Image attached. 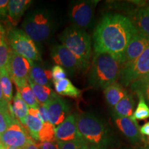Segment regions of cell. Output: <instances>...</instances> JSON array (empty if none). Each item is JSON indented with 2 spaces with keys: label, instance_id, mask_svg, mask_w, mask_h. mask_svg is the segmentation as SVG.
Returning <instances> with one entry per match:
<instances>
[{
  "label": "cell",
  "instance_id": "40",
  "mask_svg": "<svg viewBox=\"0 0 149 149\" xmlns=\"http://www.w3.org/2000/svg\"><path fill=\"white\" fill-rule=\"evenodd\" d=\"M24 149H40V148H38V146H37V145L35 141L31 140L29 144L26 146V147Z\"/></svg>",
  "mask_w": 149,
  "mask_h": 149
},
{
  "label": "cell",
  "instance_id": "42",
  "mask_svg": "<svg viewBox=\"0 0 149 149\" xmlns=\"http://www.w3.org/2000/svg\"><path fill=\"white\" fill-rule=\"evenodd\" d=\"M0 149H17V148H12V147H9V146H4V145L0 144Z\"/></svg>",
  "mask_w": 149,
  "mask_h": 149
},
{
  "label": "cell",
  "instance_id": "7",
  "mask_svg": "<svg viewBox=\"0 0 149 149\" xmlns=\"http://www.w3.org/2000/svg\"><path fill=\"white\" fill-rule=\"evenodd\" d=\"M98 1L80 0L71 1L68 7V17L72 26L84 29L92 24Z\"/></svg>",
  "mask_w": 149,
  "mask_h": 149
},
{
  "label": "cell",
  "instance_id": "43",
  "mask_svg": "<svg viewBox=\"0 0 149 149\" xmlns=\"http://www.w3.org/2000/svg\"><path fill=\"white\" fill-rule=\"evenodd\" d=\"M148 8H149V3H148Z\"/></svg>",
  "mask_w": 149,
  "mask_h": 149
},
{
  "label": "cell",
  "instance_id": "5",
  "mask_svg": "<svg viewBox=\"0 0 149 149\" xmlns=\"http://www.w3.org/2000/svg\"><path fill=\"white\" fill-rule=\"evenodd\" d=\"M23 31L34 42H45L53 32L54 22L48 10L37 9L30 12L22 24Z\"/></svg>",
  "mask_w": 149,
  "mask_h": 149
},
{
  "label": "cell",
  "instance_id": "9",
  "mask_svg": "<svg viewBox=\"0 0 149 149\" xmlns=\"http://www.w3.org/2000/svg\"><path fill=\"white\" fill-rule=\"evenodd\" d=\"M33 61L19 55L11 49L7 69L17 88L27 82Z\"/></svg>",
  "mask_w": 149,
  "mask_h": 149
},
{
  "label": "cell",
  "instance_id": "10",
  "mask_svg": "<svg viewBox=\"0 0 149 149\" xmlns=\"http://www.w3.org/2000/svg\"><path fill=\"white\" fill-rule=\"evenodd\" d=\"M31 140L32 137L16 119H14L10 126L0 136L1 144L17 149H24Z\"/></svg>",
  "mask_w": 149,
  "mask_h": 149
},
{
  "label": "cell",
  "instance_id": "14",
  "mask_svg": "<svg viewBox=\"0 0 149 149\" xmlns=\"http://www.w3.org/2000/svg\"><path fill=\"white\" fill-rule=\"evenodd\" d=\"M113 120L119 130L132 144H139L142 140L137 121L131 117H113Z\"/></svg>",
  "mask_w": 149,
  "mask_h": 149
},
{
  "label": "cell",
  "instance_id": "38",
  "mask_svg": "<svg viewBox=\"0 0 149 149\" xmlns=\"http://www.w3.org/2000/svg\"><path fill=\"white\" fill-rule=\"evenodd\" d=\"M139 132L141 135L149 139V122L145 123L141 127L139 128Z\"/></svg>",
  "mask_w": 149,
  "mask_h": 149
},
{
  "label": "cell",
  "instance_id": "29",
  "mask_svg": "<svg viewBox=\"0 0 149 149\" xmlns=\"http://www.w3.org/2000/svg\"><path fill=\"white\" fill-rule=\"evenodd\" d=\"M55 127L49 122L44 123L42 130L39 133V141H55Z\"/></svg>",
  "mask_w": 149,
  "mask_h": 149
},
{
  "label": "cell",
  "instance_id": "2",
  "mask_svg": "<svg viewBox=\"0 0 149 149\" xmlns=\"http://www.w3.org/2000/svg\"><path fill=\"white\" fill-rule=\"evenodd\" d=\"M79 137L88 145L98 149H109L114 143L113 137L107 124L92 113L75 115Z\"/></svg>",
  "mask_w": 149,
  "mask_h": 149
},
{
  "label": "cell",
  "instance_id": "32",
  "mask_svg": "<svg viewBox=\"0 0 149 149\" xmlns=\"http://www.w3.org/2000/svg\"><path fill=\"white\" fill-rule=\"evenodd\" d=\"M11 50L6 42L0 44V68L6 67L10 59Z\"/></svg>",
  "mask_w": 149,
  "mask_h": 149
},
{
  "label": "cell",
  "instance_id": "19",
  "mask_svg": "<svg viewBox=\"0 0 149 149\" xmlns=\"http://www.w3.org/2000/svg\"><path fill=\"white\" fill-rule=\"evenodd\" d=\"M104 94L109 107L113 108L128 94V93L120 83L115 81L104 89Z\"/></svg>",
  "mask_w": 149,
  "mask_h": 149
},
{
  "label": "cell",
  "instance_id": "4",
  "mask_svg": "<svg viewBox=\"0 0 149 149\" xmlns=\"http://www.w3.org/2000/svg\"><path fill=\"white\" fill-rule=\"evenodd\" d=\"M59 38L62 45L68 48L80 61L83 70H87L92 54L91 38L88 33L84 29L72 26L64 29Z\"/></svg>",
  "mask_w": 149,
  "mask_h": 149
},
{
  "label": "cell",
  "instance_id": "36",
  "mask_svg": "<svg viewBox=\"0 0 149 149\" xmlns=\"http://www.w3.org/2000/svg\"><path fill=\"white\" fill-rule=\"evenodd\" d=\"M38 110H39V112H40V116L42 117L43 122L46 123V122H49V120H48V111H47V108H46V106L41 105L40 104V107L38 108Z\"/></svg>",
  "mask_w": 149,
  "mask_h": 149
},
{
  "label": "cell",
  "instance_id": "26",
  "mask_svg": "<svg viewBox=\"0 0 149 149\" xmlns=\"http://www.w3.org/2000/svg\"><path fill=\"white\" fill-rule=\"evenodd\" d=\"M129 86L137 96H141L144 98L149 107V75L134 81Z\"/></svg>",
  "mask_w": 149,
  "mask_h": 149
},
{
  "label": "cell",
  "instance_id": "17",
  "mask_svg": "<svg viewBox=\"0 0 149 149\" xmlns=\"http://www.w3.org/2000/svg\"><path fill=\"white\" fill-rule=\"evenodd\" d=\"M32 1L30 0H10L8 3L7 19L13 26H15L20 18L29 8Z\"/></svg>",
  "mask_w": 149,
  "mask_h": 149
},
{
  "label": "cell",
  "instance_id": "33",
  "mask_svg": "<svg viewBox=\"0 0 149 149\" xmlns=\"http://www.w3.org/2000/svg\"><path fill=\"white\" fill-rule=\"evenodd\" d=\"M52 76H53V81H58L59 80L67 78L68 73L62 67L58 65L54 66L52 68Z\"/></svg>",
  "mask_w": 149,
  "mask_h": 149
},
{
  "label": "cell",
  "instance_id": "39",
  "mask_svg": "<svg viewBox=\"0 0 149 149\" xmlns=\"http://www.w3.org/2000/svg\"><path fill=\"white\" fill-rule=\"evenodd\" d=\"M6 42V33L4 28L0 24V44Z\"/></svg>",
  "mask_w": 149,
  "mask_h": 149
},
{
  "label": "cell",
  "instance_id": "21",
  "mask_svg": "<svg viewBox=\"0 0 149 149\" xmlns=\"http://www.w3.org/2000/svg\"><path fill=\"white\" fill-rule=\"evenodd\" d=\"M135 100L132 94H127L113 109V117H130L133 114Z\"/></svg>",
  "mask_w": 149,
  "mask_h": 149
},
{
  "label": "cell",
  "instance_id": "8",
  "mask_svg": "<svg viewBox=\"0 0 149 149\" xmlns=\"http://www.w3.org/2000/svg\"><path fill=\"white\" fill-rule=\"evenodd\" d=\"M148 75L149 46L138 58L123 65L119 79L123 86H129L134 81Z\"/></svg>",
  "mask_w": 149,
  "mask_h": 149
},
{
  "label": "cell",
  "instance_id": "27",
  "mask_svg": "<svg viewBox=\"0 0 149 149\" xmlns=\"http://www.w3.org/2000/svg\"><path fill=\"white\" fill-rule=\"evenodd\" d=\"M44 122L40 118L29 114L25 119L24 126L27 128L30 136L35 141H39V133L42 130Z\"/></svg>",
  "mask_w": 149,
  "mask_h": 149
},
{
  "label": "cell",
  "instance_id": "24",
  "mask_svg": "<svg viewBox=\"0 0 149 149\" xmlns=\"http://www.w3.org/2000/svg\"><path fill=\"white\" fill-rule=\"evenodd\" d=\"M0 82L2 88L3 94L5 100L8 103H10L13 100V84L12 79L9 74L7 67L0 68Z\"/></svg>",
  "mask_w": 149,
  "mask_h": 149
},
{
  "label": "cell",
  "instance_id": "20",
  "mask_svg": "<svg viewBox=\"0 0 149 149\" xmlns=\"http://www.w3.org/2000/svg\"><path fill=\"white\" fill-rule=\"evenodd\" d=\"M29 107L22 100L18 92H17L16 95L13 99L12 102L8 104V109L11 115L23 126L25 124L26 117L29 115Z\"/></svg>",
  "mask_w": 149,
  "mask_h": 149
},
{
  "label": "cell",
  "instance_id": "22",
  "mask_svg": "<svg viewBox=\"0 0 149 149\" xmlns=\"http://www.w3.org/2000/svg\"><path fill=\"white\" fill-rule=\"evenodd\" d=\"M29 83L36 97L37 101L41 105L46 106L57 95L49 86L37 84L29 79Z\"/></svg>",
  "mask_w": 149,
  "mask_h": 149
},
{
  "label": "cell",
  "instance_id": "6",
  "mask_svg": "<svg viewBox=\"0 0 149 149\" xmlns=\"http://www.w3.org/2000/svg\"><path fill=\"white\" fill-rule=\"evenodd\" d=\"M6 38L15 53L33 62L41 60L40 53L35 42L22 30L9 28Z\"/></svg>",
  "mask_w": 149,
  "mask_h": 149
},
{
  "label": "cell",
  "instance_id": "37",
  "mask_svg": "<svg viewBox=\"0 0 149 149\" xmlns=\"http://www.w3.org/2000/svg\"><path fill=\"white\" fill-rule=\"evenodd\" d=\"M0 107L4 108V109H8V103L5 100L4 96H3L1 82H0Z\"/></svg>",
  "mask_w": 149,
  "mask_h": 149
},
{
  "label": "cell",
  "instance_id": "16",
  "mask_svg": "<svg viewBox=\"0 0 149 149\" xmlns=\"http://www.w3.org/2000/svg\"><path fill=\"white\" fill-rule=\"evenodd\" d=\"M129 19L135 29L149 37V8L139 7L129 13Z\"/></svg>",
  "mask_w": 149,
  "mask_h": 149
},
{
  "label": "cell",
  "instance_id": "25",
  "mask_svg": "<svg viewBox=\"0 0 149 149\" xmlns=\"http://www.w3.org/2000/svg\"><path fill=\"white\" fill-rule=\"evenodd\" d=\"M17 90L19 93L22 100L29 108L37 109L40 107V104L37 101L36 97H35L34 93H33L32 88L29 84V80L24 84L19 87V88H17Z\"/></svg>",
  "mask_w": 149,
  "mask_h": 149
},
{
  "label": "cell",
  "instance_id": "3",
  "mask_svg": "<svg viewBox=\"0 0 149 149\" xmlns=\"http://www.w3.org/2000/svg\"><path fill=\"white\" fill-rule=\"evenodd\" d=\"M123 64L114 56L95 53L88 74V83L96 89H105L119 79Z\"/></svg>",
  "mask_w": 149,
  "mask_h": 149
},
{
  "label": "cell",
  "instance_id": "1",
  "mask_svg": "<svg viewBox=\"0 0 149 149\" xmlns=\"http://www.w3.org/2000/svg\"><path fill=\"white\" fill-rule=\"evenodd\" d=\"M127 17L107 13L102 17L93 33L95 53H105L122 61L126 48L137 32Z\"/></svg>",
  "mask_w": 149,
  "mask_h": 149
},
{
  "label": "cell",
  "instance_id": "31",
  "mask_svg": "<svg viewBox=\"0 0 149 149\" xmlns=\"http://www.w3.org/2000/svg\"><path fill=\"white\" fill-rule=\"evenodd\" d=\"M59 149H81L86 145H88L81 137H77L74 140L68 141H57Z\"/></svg>",
  "mask_w": 149,
  "mask_h": 149
},
{
  "label": "cell",
  "instance_id": "44",
  "mask_svg": "<svg viewBox=\"0 0 149 149\" xmlns=\"http://www.w3.org/2000/svg\"><path fill=\"white\" fill-rule=\"evenodd\" d=\"M124 149H129V148H124Z\"/></svg>",
  "mask_w": 149,
  "mask_h": 149
},
{
  "label": "cell",
  "instance_id": "13",
  "mask_svg": "<svg viewBox=\"0 0 149 149\" xmlns=\"http://www.w3.org/2000/svg\"><path fill=\"white\" fill-rule=\"evenodd\" d=\"M48 120L54 126H59L68 116L69 108L65 100L57 95L46 105Z\"/></svg>",
  "mask_w": 149,
  "mask_h": 149
},
{
  "label": "cell",
  "instance_id": "28",
  "mask_svg": "<svg viewBox=\"0 0 149 149\" xmlns=\"http://www.w3.org/2000/svg\"><path fill=\"white\" fill-rule=\"evenodd\" d=\"M139 102L131 118L135 120H145L149 118V107L146 103L144 98L138 96Z\"/></svg>",
  "mask_w": 149,
  "mask_h": 149
},
{
  "label": "cell",
  "instance_id": "23",
  "mask_svg": "<svg viewBox=\"0 0 149 149\" xmlns=\"http://www.w3.org/2000/svg\"><path fill=\"white\" fill-rule=\"evenodd\" d=\"M55 92L62 96H68L77 99L81 95V91L72 84L68 78L53 82Z\"/></svg>",
  "mask_w": 149,
  "mask_h": 149
},
{
  "label": "cell",
  "instance_id": "18",
  "mask_svg": "<svg viewBox=\"0 0 149 149\" xmlns=\"http://www.w3.org/2000/svg\"><path fill=\"white\" fill-rule=\"evenodd\" d=\"M29 80L37 84L49 86L53 81L51 70L45 68L38 63H33L29 74Z\"/></svg>",
  "mask_w": 149,
  "mask_h": 149
},
{
  "label": "cell",
  "instance_id": "15",
  "mask_svg": "<svg viewBox=\"0 0 149 149\" xmlns=\"http://www.w3.org/2000/svg\"><path fill=\"white\" fill-rule=\"evenodd\" d=\"M55 136L57 141H68L79 137L75 115H69L64 122L55 128Z\"/></svg>",
  "mask_w": 149,
  "mask_h": 149
},
{
  "label": "cell",
  "instance_id": "12",
  "mask_svg": "<svg viewBox=\"0 0 149 149\" xmlns=\"http://www.w3.org/2000/svg\"><path fill=\"white\" fill-rule=\"evenodd\" d=\"M149 46V37L138 31L130 40L122 57L123 65L132 62L138 58Z\"/></svg>",
  "mask_w": 149,
  "mask_h": 149
},
{
  "label": "cell",
  "instance_id": "35",
  "mask_svg": "<svg viewBox=\"0 0 149 149\" xmlns=\"http://www.w3.org/2000/svg\"><path fill=\"white\" fill-rule=\"evenodd\" d=\"M8 0H0V19H7L8 14Z\"/></svg>",
  "mask_w": 149,
  "mask_h": 149
},
{
  "label": "cell",
  "instance_id": "34",
  "mask_svg": "<svg viewBox=\"0 0 149 149\" xmlns=\"http://www.w3.org/2000/svg\"><path fill=\"white\" fill-rule=\"evenodd\" d=\"M40 149H59L57 141H40L36 143Z\"/></svg>",
  "mask_w": 149,
  "mask_h": 149
},
{
  "label": "cell",
  "instance_id": "41",
  "mask_svg": "<svg viewBox=\"0 0 149 149\" xmlns=\"http://www.w3.org/2000/svg\"><path fill=\"white\" fill-rule=\"evenodd\" d=\"M81 149H98L97 148H96V147L95 146H91V145H86L83 147V148H81Z\"/></svg>",
  "mask_w": 149,
  "mask_h": 149
},
{
  "label": "cell",
  "instance_id": "30",
  "mask_svg": "<svg viewBox=\"0 0 149 149\" xmlns=\"http://www.w3.org/2000/svg\"><path fill=\"white\" fill-rule=\"evenodd\" d=\"M14 119L8 109L0 107V136L10 126Z\"/></svg>",
  "mask_w": 149,
  "mask_h": 149
},
{
  "label": "cell",
  "instance_id": "11",
  "mask_svg": "<svg viewBox=\"0 0 149 149\" xmlns=\"http://www.w3.org/2000/svg\"><path fill=\"white\" fill-rule=\"evenodd\" d=\"M51 55L56 64L66 70L70 74L83 70L82 66L78 59L62 44L54 46L51 49Z\"/></svg>",
  "mask_w": 149,
  "mask_h": 149
}]
</instances>
